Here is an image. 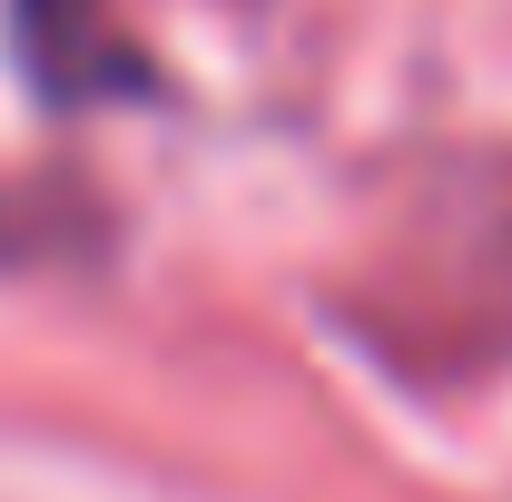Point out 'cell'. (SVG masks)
I'll use <instances>...</instances> for the list:
<instances>
[{
	"instance_id": "1",
	"label": "cell",
	"mask_w": 512,
	"mask_h": 502,
	"mask_svg": "<svg viewBox=\"0 0 512 502\" xmlns=\"http://www.w3.org/2000/svg\"><path fill=\"white\" fill-rule=\"evenodd\" d=\"M10 40L50 99H79L109 79V0H10Z\"/></svg>"
}]
</instances>
